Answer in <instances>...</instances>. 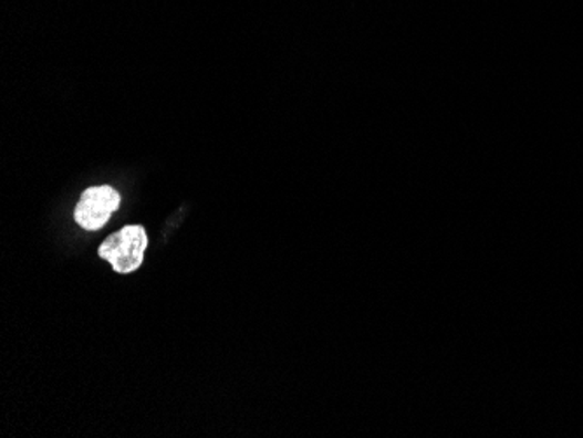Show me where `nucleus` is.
I'll return each mask as SVG.
<instances>
[{
  "label": "nucleus",
  "mask_w": 583,
  "mask_h": 438,
  "mask_svg": "<svg viewBox=\"0 0 583 438\" xmlns=\"http://www.w3.org/2000/svg\"><path fill=\"white\" fill-rule=\"evenodd\" d=\"M147 244V232L142 226H126L100 244L98 255L107 261L116 273L129 274L137 271L144 262Z\"/></svg>",
  "instance_id": "1"
},
{
  "label": "nucleus",
  "mask_w": 583,
  "mask_h": 438,
  "mask_svg": "<svg viewBox=\"0 0 583 438\" xmlns=\"http://www.w3.org/2000/svg\"><path fill=\"white\" fill-rule=\"evenodd\" d=\"M121 196L111 186L90 187L75 207L74 219L84 231H98L119 208Z\"/></svg>",
  "instance_id": "2"
}]
</instances>
